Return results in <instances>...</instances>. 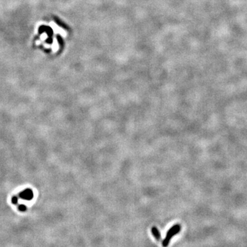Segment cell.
Segmentation results:
<instances>
[{
	"label": "cell",
	"mask_w": 247,
	"mask_h": 247,
	"mask_svg": "<svg viewBox=\"0 0 247 247\" xmlns=\"http://www.w3.org/2000/svg\"><path fill=\"white\" fill-rule=\"evenodd\" d=\"M151 232H152V234L153 235V236L155 237V239H157V240L159 241L161 240V233L159 231L158 229H157V227H155V226H153L152 228V229H151Z\"/></svg>",
	"instance_id": "3957f363"
},
{
	"label": "cell",
	"mask_w": 247,
	"mask_h": 247,
	"mask_svg": "<svg viewBox=\"0 0 247 247\" xmlns=\"http://www.w3.org/2000/svg\"><path fill=\"white\" fill-rule=\"evenodd\" d=\"M181 229V225L179 224H175L173 226H172V227L168 230L166 237H165L164 240H163L162 242L163 246L167 247L168 246V244H170V240H171V239L172 238L173 236H175V235H177L178 233L180 232Z\"/></svg>",
	"instance_id": "6da1fadb"
},
{
	"label": "cell",
	"mask_w": 247,
	"mask_h": 247,
	"mask_svg": "<svg viewBox=\"0 0 247 247\" xmlns=\"http://www.w3.org/2000/svg\"><path fill=\"white\" fill-rule=\"evenodd\" d=\"M19 210L21 211H26V207L24 205H20L19 206Z\"/></svg>",
	"instance_id": "277c9868"
},
{
	"label": "cell",
	"mask_w": 247,
	"mask_h": 247,
	"mask_svg": "<svg viewBox=\"0 0 247 247\" xmlns=\"http://www.w3.org/2000/svg\"><path fill=\"white\" fill-rule=\"evenodd\" d=\"M19 196L21 198L24 200H27V201H30V200L32 199L34 194L32 191L30 189H27V190H23V192H21L19 194Z\"/></svg>",
	"instance_id": "7a4b0ae2"
},
{
	"label": "cell",
	"mask_w": 247,
	"mask_h": 247,
	"mask_svg": "<svg viewBox=\"0 0 247 247\" xmlns=\"http://www.w3.org/2000/svg\"><path fill=\"white\" fill-rule=\"evenodd\" d=\"M12 203L14 204V205H16V204H17L18 198L17 197V196H13L12 198Z\"/></svg>",
	"instance_id": "5b68a950"
}]
</instances>
